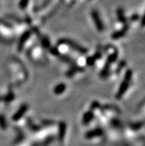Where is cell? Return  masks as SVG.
Masks as SVG:
<instances>
[{
  "mask_svg": "<svg viewBox=\"0 0 145 146\" xmlns=\"http://www.w3.org/2000/svg\"><path fill=\"white\" fill-rule=\"evenodd\" d=\"M132 71L129 69V70H127V72L125 74L124 76V80L122 82V83L120 85L119 89L117 92V94H116V97L118 100H120V99L124 96V94H125V92L127 91V90L129 88V85H130V82L131 78H132Z\"/></svg>",
  "mask_w": 145,
  "mask_h": 146,
  "instance_id": "1",
  "label": "cell"
},
{
  "mask_svg": "<svg viewBox=\"0 0 145 146\" xmlns=\"http://www.w3.org/2000/svg\"><path fill=\"white\" fill-rule=\"evenodd\" d=\"M142 126V122H137V123H135L132 125V128L133 129H138Z\"/></svg>",
  "mask_w": 145,
  "mask_h": 146,
  "instance_id": "15",
  "label": "cell"
},
{
  "mask_svg": "<svg viewBox=\"0 0 145 146\" xmlns=\"http://www.w3.org/2000/svg\"><path fill=\"white\" fill-rule=\"evenodd\" d=\"M0 125L3 128L4 130H5L7 128V125H6L5 118L2 115H0Z\"/></svg>",
  "mask_w": 145,
  "mask_h": 146,
  "instance_id": "12",
  "label": "cell"
},
{
  "mask_svg": "<svg viewBox=\"0 0 145 146\" xmlns=\"http://www.w3.org/2000/svg\"><path fill=\"white\" fill-rule=\"evenodd\" d=\"M96 61V58L94 56H92V57H88L87 59V63L88 65H93Z\"/></svg>",
  "mask_w": 145,
  "mask_h": 146,
  "instance_id": "14",
  "label": "cell"
},
{
  "mask_svg": "<svg viewBox=\"0 0 145 146\" xmlns=\"http://www.w3.org/2000/svg\"><path fill=\"white\" fill-rule=\"evenodd\" d=\"M138 18H139V17H138V14H135V15H132V17H131V19L132 20H137V19H138Z\"/></svg>",
  "mask_w": 145,
  "mask_h": 146,
  "instance_id": "18",
  "label": "cell"
},
{
  "mask_svg": "<svg viewBox=\"0 0 145 146\" xmlns=\"http://www.w3.org/2000/svg\"><path fill=\"white\" fill-rule=\"evenodd\" d=\"M28 105H26V104L22 105V106L19 108V109L17 111V113H14V115L13 116V120L17 121L19 120V119H20L24 116V114L26 113V111H28Z\"/></svg>",
  "mask_w": 145,
  "mask_h": 146,
  "instance_id": "4",
  "label": "cell"
},
{
  "mask_svg": "<svg viewBox=\"0 0 145 146\" xmlns=\"http://www.w3.org/2000/svg\"><path fill=\"white\" fill-rule=\"evenodd\" d=\"M30 34H31V32L30 31H25L23 34H22V37H21L20 40L18 44V51H22L23 48L24 46V44H25L26 41L29 39V37L30 36Z\"/></svg>",
  "mask_w": 145,
  "mask_h": 146,
  "instance_id": "5",
  "label": "cell"
},
{
  "mask_svg": "<svg viewBox=\"0 0 145 146\" xmlns=\"http://www.w3.org/2000/svg\"><path fill=\"white\" fill-rule=\"evenodd\" d=\"M65 128H66V125H65V123L64 122H61L60 124V137H63L64 133V131H65Z\"/></svg>",
  "mask_w": 145,
  "mask_h": 146,
  "instance_id": "13",
  "label": "cell"
},
{
  "mask_svg": "<svg viewBox=\"0 0 145 146\" xmlns=\"http://www.w3.org/2000/svg\"><path fill=\"white\" fill-rule=\"evenodd\" d=\"M93 118V111H87V113H85L84 117H83V122H84V124H88L89 122L92 120Z\"/></svg>",
  "mask_w": 145,
  "mask_h": 146,
  "instance_id": "7",
  "label": "cell"
},
{
  "mask_svg": "<svg viewBox=\"0 0 145 146\" xmlns=\"http://www.w3.org/2000/svg\"><path fill=\"white\" fill-rule=\"evenodd\" d=\"M99 102H94L93 103L92 105H91V109L93 110V109H95V108H97L99 107Z\"/></svg>",
  "mask_w": 145,
  "mask_h": 146,
  "instance_id": "17",
  "label": "cell"
},
{
  "mask_svg": "<svg viewBox=\"0 0 145 146\" xmlns=\"http://www.w3.org/2000/svg\"><path fill=\"white\" fill-rule=\"evenodd\" d=\"M58 43H59V44H67V45H68L69 47H70L72 49L76 50V51L80 53V54H86L87 53V49H85V48H83V47L81 46V45H79L78 43L75 42H73V41H72L71 39H60Z\"/></svg>",
  "mask_w": 145,
  "mask_h": 146,
  "instance_id": "2",
  "label": "cell"
},
{
  "mask_svg": "<svg viewBox=\"0 0 145 146\" xmlns=\"http://www.w3.org/2000/svg\"><path fill=\"white\" fill-rule=\"evenodd\" d=\"M65 89H66V85H64V83H61L56 86L54 90H53V92H54L55 94L59 95L61 94H62L65 91Z\"/></svg>",
  "mask_w": 145,
  "mask_h": 146,
  "instance_id": "8",
  "label": "cell"
},
{
  "mask_svg": "<svg viewBox=\"0 0 145 146\" xmlns=\"http://www.w3.org/2000/svg\"><path fill=\"white\" fill-rule=\"evenodd\" d=\"M91 16H92V18L93 19L94 22H95V25H96L98 31L101 32L103 31L105 27H104V25H103L102 21H101V18H100L99 13L96 11H93L91 12Z\"/></svg>",
  "mask_w": 145,
  "mask_h": 146,
  "instance_id": "3",
  "label": "cell"
},
{
  "mask_svg": "<svg viewBox=\"0 0 145 146\" xmlns=\"http://www.w3.org/2000/svg\"><path fill=\"white\" fill-rule=\"evenodd\" d=\"M102 133V131L101 129H96L94 131H91L88 132L87 134V137L88 138H91V137H96V136H99L100 134Z\"/></svg>",
  "mask_w": 145,
  "mask_h": 146,
  "instance_id": "10",
  "label": "cell"
},
{
  "mask_svg": "<svg viewBox=\"0 0 145 146\" xmlns=\"http://www.w3.org/2000/svg\"><path fill=\"white\" fill-rule=\"evenodd\" d=\"M5 100V96H0V101H4Z\"/></svg>",
  "mask_w": 145,
  "mask_h": 146,
  "instance_id": "19",
  "label": "cell"
},
{
  "mask_svg": "<svg viewBox=\"0 0 145 146\" xmlns=\"http://www.w3.org/2000/svg\"><path fill=\"white\" fill-rule=\"evenodd\" d=\"M128 28H129V25L126 24L124 25V27L123 28V29H121V31H119L114 33L112 35V38L114 39H119V38H121V37H123L125 35L126 32L128 31Z\"/></svg>",
  "mask_w": 145,
  "mask_h": 146,
  "instance_id": "6",
  "label": "cell"
},
{
  "mask_svg": "<svg viewBox=\"0 0 145 146\" xmlns=\"http://www.w3.org/2000/svg\"><path fill=\"white\" fill-rule=\"evenodd\" d=\"M28 2H29V0H20V2L19 3V6L21 9L24 10L28 7Z\"/></svg>",
  "mask_w": 145,
  "mask_h": 146,
  "instance_id": "11",
  "label": "cell"
},
{
  "mask_svg": "<svg viewBox=\"0 0 145 146\" xmlns=\"http://www.w3.org/2000/svg\"><path fill=\"white\" fill-rule=\"evenodd\" d=\"M117 14H118V18H119V20L122 23H126V18L124 17V11L123 9H121V8H119V9H118L117 11Z\"/></svg>",
  "mask_w": 145,
  "mask_h": 146,
  "instance_id": "9",
  "label": "cell"
},
{
  "mask_svg": "<svg viewBox=\"0 0 145 146\" xmlns=\"http://www.w3.org/2000/svg\"><path fill=\"white\" fill-rule=\"evenodd\" d=\"M50 1H51V0H44V2H43L42 6H41V8H44V7H47V6L49 5L50 2Z\"/></svg>",
  "mask_w": 145,
  "mask_h": 146,
  "instance_id": "16",
  "label": "cell"
}]
</instances>
